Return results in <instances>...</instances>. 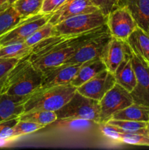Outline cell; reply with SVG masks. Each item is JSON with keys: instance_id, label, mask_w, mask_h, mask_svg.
Returning <instances> with one entry per match:
<instances>
[{"instance_id": "cell-21", "label": "cell", "mask_w": 149, "mask_h": 150, "mask_svg": "<svg viewBox=\"0 0 149 150\" xmlns=\"http://www.w3.org/2000/svg\"><path fill=\"white\" fill-rule=\"evenodd\" d=\"M94 124H97L91 120L80 118H62L57 119L51 123L56 128L70 130L73 131H85L91 128Z\"/></svg>"}, {"instance_id": "cell-6", "label": "cell", "mask_w": 149, "mask_h": 150, "mask_svg": "<svg viewBox=\"0 0 149 150\" xmlns=\"http://www.w3.org/2000/svg\"><path fill=\"white\" fill-rule=\"evenodd\" d=\"M134 100L131 93L121 85L115 83L99 101V124L107 123L117 111L131 105Z\"/></svg>"}, {"instance_id": "cell-3", "label": "cell", "mask_w": 149, "mask_h": 150, "mask_svg": "<svg viewBox=\"0 0 149 150\" xmlns=\"http://www.w3.org/2000/svg\"><path fill=\"white\" fill-rule=\"evenodd\" d=\"M42 72L29 60V56L19 60L12 69L6 93L21 97H29L41 87Z\"/></svg>"}, {"instance_id": "cell-10", "label": "cell", "mask_w": 149, "mask_h": 150, "mask_svg": "<svg viewBox=\"0 0 149 150\" xmlns=\"http://www.w3.org/2000/svg\"><path fill=\"white\" fill-rule=\"evenodd\" d=\"M133 68L137 79V84L131 93L134 103L149 106V67L146 61L132 51Z\"/></svg>"}, {"instance_id": "cell-5", "label": "cell", "mask_w": 149, "mask_h": 150, "mask_svg": "<svg viewBox=\"0 0 149 150\" xmlns=\"http://www.w3.org/2000/svg\"><path fill=\"white\" fill-rule=\"evenodd\" d=\"M108 16L100 10L72 16L55 25L57 35H76L107 24Z\"/></svg>"}, {"instance_id": "cell-34", "label": "cell", "mask_w": 149, "mask_h": 150, "mask_svg": "<svg viewBox=\"0 0 149 150\" xmlns=\"http://www.w3.org/2000/svg\"><path fill=\"white\" fill-rule=\"evenodd\" d=\"M68 0H44L41 13L51 14L62 6Z\"/></svg>"}, {"instance_id": "cell-37", "label": "cell", "mask_w": 149, "mask_h": 150, "mask_svg": "<svg viewBox=\"0 0 149 150\" xmlns=\"http://www.w3.org/2000/svg\"><path fill=\"white\" fill-rule=\"evenodd\" d=\"M146 129H147V132H148V135L149 136V122H147V126H146Z\"/></svg>"}, {"instance_id": "cell-16", "label": "cell", "mask_w": 149, "mask_h": 150, "mask_svg": "<svg viewBox=\"0 0 149 150\" xmlns=\"http://www.w3.org/2000/svg\"><path fill=\"white\" fill-rule=\"evenodd\" d=\"M117 7H127L137 26L149 35V0H118Z\"/></svg>"}, {"instance_id": "cell-20", "label": "cell", "mask_w": 149, "mask_h": 150, "mask_svg": "<svg viewBox=\"0 0 149 150\" xmlns=\"http://www.w3.org/2000/svg\"><path fill=\"white\" fill-rule=\"evenodd\" d=\"M110 120L149 122V106L133 103L115 112Z\"/></svg>"}, {"instance_id": "cell-4", "label": "cell", "mask_w": 149, "mask_h": 150, "mask_svg": "<svg viewBox=\"0 0 149 150\" xmlns=\"http://www.w3.org/2000/svg\"><path fill=\"white\" fill-rule=\"evenodd\" d=\"M55 112L57 119H85L99 125L100 105L99 101L84 96L76 90L71 99Z\"/></svg>"}, {"instance_id": "cell-39", "label": "cell", "mask_w": 149, "mask_h": 150, "mask_svg": "<svg viewBox=\"0 0 149 150\" xmlns=\"http://www.w3.org/2000/svg\"><path fill=\"white\" fill-rule=\"evenodd\" d=\"M147 62L148 65V67H149V62Z\"/></svg>"}, {"instance_id": "cell-25", "label": "cell", "mask_w": 149, "mask_h": 150, "mask_svg": "<svg viewBox=\"0 0 149 150\" xmlns=\"http://www.w3.org/2000/svg\"><path fill=\"white\" fill-rule=\"evenodd\" d=\"M19 120L32 122L45 127L55 122L57 120V115L55 111L37 110L23 113L19 117Z\"/></svg>"}, {"instance_id": "cell-11", "label": "cell", "mask_w": 149, "mask_h": 150, "mask_svg": "<svg viewBox=\"0 0 149 150\" xmlns=\"http://www.w3.org/2000/svg\"><path fill=\"white\" fill-rule=\"evenodd\" d=\"M116 83L115 76L108 69H105L77 88L81 95L100 101L104 95Z\"/></svg>"}, {"instance_id": "cell-14", "label": "cell", "mask_w": 149, "mask_h": 150, "mask_svg": "<svg viewBox=\"0 0 149 150\" xmlns=\"http://www.w3.org/2000/svg\"><path fill=\"white\" fill-rule=\"evenodd\" d=\"M96 10L98 9L89 0H68L55 12L51 13L48 22L55 26L72 16L82 13H93Z\"/></svg>"}, {"instance_id": "cell-13", "label": "cell", "mask_w": 149, "mask_h": 150, "mask_svg": "<svg viewBox=\"0 0 149 150\" xmlns=\"http://www.w3.org/2000/svg\"><path fill=\"white\" fill-rule=\"evenodd\" d=\"M130 49L131 48L127 41L112 36L104 48L101 59L105 63L106 68L114 73Z\"/></svg>"}, {"instance_id": "cell-2", "label": "cell", "mask_w": 149, "mask_h": 150, "mask_svg": "<svg viewBox=\"0 0 149 150\" xmlns=\"http://www.w3.org/2000/svg\"><path fill=\"white\" fill-rule=\"evenodd\" d=\"M77 90L71 83L39 88L25 103L24 113L37 110L56 111L64 106Z\"/></svg>"}, {"instance_id": "cell-33", "label": "cell", "mask_w": 149, "mask_h": 150, "mask_svg": "<svg viewBox=\"0 0 149 150\" xmlns=\"http://www.w3.org/2000/svg\"><path fill=\"white\" fill-rule=\"evenodd\" d=\"M98 10L108 16L117 7L118 0H89Z\"/></svg>"}, {"instance_id": "cell-36", "label": "cell", "mask_w": 149, "mask_h": 150, "mask_svg": "<svg viewBox=\"0 0 149 150\" xmlns=\"http://www.w3.org/2000/svg\"><path fill=\"white\" fill-rule=\"evenodd\" d=\"M10 142H10V141L6 140V139H4L0 137V147H4V146H8Z\"/></svg>"}, {"instance_id": "cell-7", "label": "cell", "mask_w": 149, "mask_h": 150, "mask_svg": "<svg viewBox=\"0 0 149 150\" xmlns=\"http://www.w3.org/2000/svg\"><path fill=\"white\" fill-rule=\"evenodd\" d=\"M51 14L39 13L22 20L0 38V46L25 42L39 28L48 23Z\"/></svg>"}, {"instance_id": "cell-28", "label": "cell", "mask_w": 149, "mask_h": 150, "mask_svg": "<svg viewBox=\"0 0 149 150\" xmlns=\"http://www.w3.org/2000/svg\"><path fill=\"white\" fill-rule=\"evenodd\" d=\"M56 35V32L54 25H53L50 22H48L45 25L39 28L37 30L35 31L31 36L28 38L25 42L29 46L32 47L43 40Z\"/></svg>"}, {"instance_id": "cell-30", "label": "cell", "mask_w": 149, "mask_h": 150, "mask_svg": "<svg viewBox=\"0 0 149 150\" xmlns=\"http://www.w3.org/2000/svg\"><path fill=\"white\" fill-rule=\"evenodd\" d=\"M122 143L135 146H149L148 135L140 133H121Z\"/></svg>"}, {"instance_id": "cell-9", "label": "cell", "mask_w": 149, "mask_h": 150, "mask_svg": "<svg viewBox=\"0 0 149 150\" xmlns=\"http://www.w3.org/2000/svg\"><path fill=\"white\" fill-rule=\"evenodd\" d=\"M112 35L109 31L101 33L86 41L64 64H83L86 62L101 57L104 48Z\"/></svg>"}, {"instance_id": "cell-1", "label": "cell", "mask_w": 149, "mask_h": 150, "mask_svg": "<svg viewBox=\"0 0 149 150\" xmlns=\"http://www.w3.org/2000/svg\"><path fill=\"white\" fill-rule=\"evenodd\" d=\"M109 31L107 24L76 35H53L29 56L30 62L41 71L62 64L86 41Z\"/></svg>"}, {"instance_id": "cell-22", "label": "cell", "mask_w": 149, "mask_h": 150, "mask_svg": "<svg viewBox=\"0 0 149 150\" xmlns=\"http://www.w3.org/2000/svg\"><path fill=\"white\" fill-rule=\"evenodd\" d=\"M32 52V47L25 42H15L0 46V58L21 59L27 57Z\"/></svg>"}, {"instance_id": "cell-23", "label": "cell", "mask_w": 149, "mask_h": 150, "mask_svg": "<svg viewBox=\"0 0 149 150\" xmlns=\"http://www.w3.org/2000/svg\"><path fill=\"white\" fill-rule=\"evenodd\" d=\"M148 122L131 121V120H110L107 123L113 125L121 133H140L148 135Z\"/></svg>"}, {"instance_id": "cell-8", "label": "cell", "mask_w": 149, "mask_h": 150, "mask_svg": "<svg viewBox=\"0 0 149 150\" xmlns=\"http://www.w3.org/2000/svg\"><path fill=\"white\" fill-rule=\"evenodd\" d=\"M107 26L112 37L124 41L137 27L131 13L125 7H116L108 15Z\"/></svg>"}, {"instance_id": "cell-17", "label": "cell", "mask_w": 149, "mask_h": 150, "mask_svg": "<svg viewBox=\"0 0 149 150\" xmlns=\"http://www.w3.org/2000/svg\"><path fill=\"white\" fill-rule=\"evenodd\" d=\"M131 58L132 51L130 49L113 73L116 83L121 85L129 92L134 89L137 84V79L131 63Z\"/></svg>"}, {"instance_id": "cell-27", "label": "cell", "mask_w": 149, "mask_h": 150, "mask_svg": "<svg viewBox=\"0 0 149 150\" xmlns=\"http://www.w3.org/2000/svg\"><path fill=\"white\" fill-rule=\"evenodd\" d=\"M18 59L0 58V95L6 92L11 70L19 62Z\"/></svg>"}, {"instance_id": "cell-18", "label": "cell", "mask_w": 149, "mask_h": 150, "mask_svg": "<svg viewBox=\"0 0 149 150\" xmlns=\"http://www.w3.org/2000/svg\"><path fill=\"white\" fill-rule=\"evenodd\" d=\"M106 68L101 57L83 63L71 83L76 88L79 87L91 79Z\"/></svg>"}, {"instance_id": "cell-38", "label": "cell", "mask_w": 149, "mask_h": 150, "mask_svg": "<svg viewBox=\"0 0 149 150\" xmlns=\"http://www.w3.org/2000/svg\"><path fill=\"white\" fill-rule=\"evenodd\" d=\"M8 1H9V3H10V4H13V3L16 1V0H8Z\"/></svg>"}, {"instance_id": "cell-24", "label": "cell", "mask_w": 149, "mask_h": 150, "mask_svg": "<svg viewBox=\"0 0 149 150\" xmlns=\"http://www.w3.org/2000/svg\"><path fill=\"white\" fill-rule=\"evenodd\" d=\"M44 0H16L12 5L23 19L40 13Z\"/></svg>"}, {"instance_id": "cell-15", "label": "cell", "mask_w": 149, "mask_h": 150, "mask_svg": "<svg viewBox=\"0 0 149 150\" xmlns=\"http://www.w3.org/2000/svg\"><path fill=\"white\" fill-rule=\"evenodd\" d=\"M29 97L12 95L4 92L0 95V122L19 117L24 113L25 103Z\"/></svg>"}, {"instance_id": "cell-35", "label": "cell", "mask_w": 149, "mask_h": 150, "mask_svg": "<svg viewBox=\"0 0 149 150\" xmlns=\"http://www.w3.org/2000/svg\"><path fill=\"white\" fill-rule=\"evenodd\" d=\"M11 5L12 4L9 3L8 0H0V13L7 10Z\"/></svg>"}, {"instance_id": "cell-29", "label": "cell", "mask_w": 149, "mask_h": 150, "mask_svg": "<svg viewBox=\"0 0 149 150\" xmlns=\"http://www.w3.org/2000/svg\"><path fill=\"white\" fill-rule=\"evenodd\" d=\"M42 127H44V126L41 125L37 124V123L32 122L19 120L17 125L15 127L13 139L15 140L22 136L30 134V133L40 130Z\"/></svg>"}, {"instance_id": "cell-31", "label": "cell", "mask_w": 149, "mask_h": 150, "mask_svg": "<svg viewBox=\"0 0 149 150\" xmlns=\"http://www.w3.org/2000/svg\"><path fill=\"white\" fill-rule=\"evenodd\" d=\"M18 121L19 117H16V118L0 122V137L10 142L14 140L13 139L14 129Z\"/></svg>"}, {"instance_id": "cell-32", "label": "cell", "mask_w": 149, "mask_h": 150, "mask_svg": "<svg viewBox=\"0 0 149 150\" xmlns=\"http://www.w3.org/2000/svg\"><path fill=\"white\" fill-rule=\"evenodd\" d=\"M100 130L103 136L108 138L113 142H121V133H120L113 125L108 124V123H102L99 124Z\"/></svg>"}, {"instance_id": "cell-12", "label": "cell", "mask_w": 149, "mask_h": 150, "mask_svg": "<svg viewBox=\"0 0 149 150\" xmlns=\"http://www.w3.org/2000/svg\"><path fill=\"white\" fill-rule=\"evenodd\" d=\"M82 64H62L42 70L40 88L70 83Z\"/></svg>"}, {"instance_id": "cell-26", "label": "cell", "mask_w": 149, "mask_h": 150, "mask_svg": "<svg viewBox=\"0 0 149 150\" xmlns=\"http://www.w3.org/2000/svg\"><path fill=\"white\" fill-rule=\"evenodd\" d=\"M22 20H23V18L17 13L13 5L0 13V38Z\"/></svg>"}, {"instance_id": "cell-19", "label": "cell", "mask_w": 149, "mask_h": 150, "mask_svg": "<svg viewBox=\"0 0 149 150\" xmlns=\"http://www.w3.org/2000/svg\"><path fill=\"white\" fill-rule=\"evenodd\" d=\"M127 42L134 54L149 62V35L137 26L127 38Z\"/></svg>"}]
</instances>
